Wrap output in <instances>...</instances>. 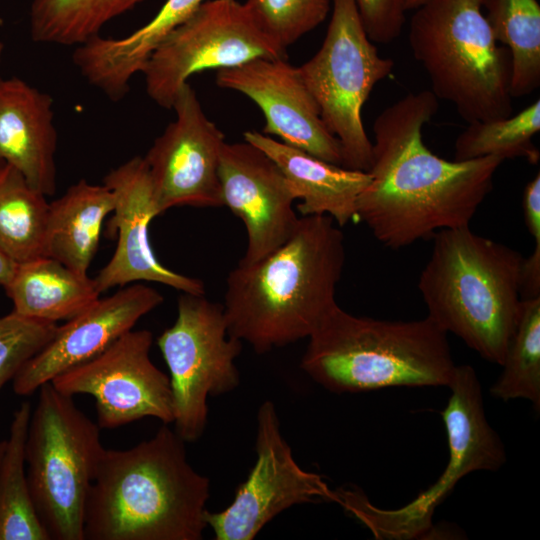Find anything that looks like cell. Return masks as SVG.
Instances as JSON below:
<instances>
[{"mask_svg":"<svg viewBox=\"0 0 540 540\" xmlns=\"http://www.w3.org/2000/svg\"><path fill=\"white\" fill-rule=\"evenodd\" d=\"M439 109L431 90L411 92L373 123L370 181L356 204V220L390 249L468 226L504 161L497 156L446 160L424 143L422 129Z\"/></svg>","mask_w":540,"mask_h":540,"instance_id":"1","label":"cell"},{"mask_svg":"<svg viewBox=\"0 0 540 540\" xmlns=\"http://www.w3.org/2000/svg\"><path fill=\"white\" fill-rule=\"evenodd\" d=\"M345 259L344 234L330 216H301L280 247L229 272V334L259 354L308 338L337 305Z\"/></svg>","mask_w":540,"mask_h":540,"instance_id":"2","label":"cell"},{"mask_svg":"<svg viewBox=\"0 0 540 540\" xmlns=\"http://www.w3.org/2000/svg\"><path fill=\"white\" fill-rule=\"evenodd\" d=\"M210 481L163 424L125 450L104 449L86 499L83 540H200Z\"/></svg>","mask_w":540,"mask_h":540,"instance_id":"3","label":"cell"},{"mask_svg":"<svg viewBox=\"0 0 540 540\" xmlns=\"http://www.w3.org/2000/svg\"><path fill=\"white\" fill-rule=\"evenodd\" d=\"M431 238L418 281L427 316L486 361L501 365L521 310L524 257L469 225L439 230Z\"/></svg>","mask_w":540,"mask_h":540,"instance_id":"4","label":"cell"},{"mask_svg":"<svg viewBox=\"0 0 540 540\" xmlns=\"http://www.w3.org/2000/svg\"><path fill=\"white\" fill-rule=\"evenodd\" d=\"M447 333L428 316H356L338 304L308 337L301 369L333 393L448 386L455 364Z\"/></svg>","mask_w":540,"mask_h":540,"instance_id":"5","label":"cell"},{"mask_svg":"<svg viewBox=\"0 0 540 540\" xmlns=\"http://www.w3.org/2000/svg\"><path fill=\"white\" fill-rule=\"evenodd\" d=\"M484 0H427L409 24L412 54L438 100L468 124L513 112L512 59L483 14Z\"/></svg>","mask_w":540,"mask_h":540,"instance_id":"6","label":"cell"},{"mask_svg":"<svg viewBox=\"0 0 540 540\" xmlns=\"http://www.w3.org/2000/svg\"><path fill=\"white\" fill-rule=\"evenodd\" d=\"M38 390L25 442L31 497L50 540H83L86 499L105 449L101 428L51 382Z\"/></svg>","mask_w":540,"mask_h":540,"instance_id":"7","label":"cell"},{"mask_svg":"<svg viewBox=\"0 0 540 540\" xmlns=\"http://www.w3.org/2000/svg\"><path fill=\"white\" fill-rule=\"evenodd\" d=\"M450 396L441 416L449 460L441 476L411 502L396 509L373 505L358 488H339L335 502L377 539L410 540L432 531L436 508L461 478L479 470L496 471L506 462L504 445L489 424L480 381L470 365H456L447 386Z\"/></svg>","mask_w":540,"mask_h":540,"instance_id":"8","label":"cell"},{"mask_svg":"<svg viewBox=\"0 0 540 540\" xmlns=\"http://www.w3.org/2000/svg\"><path fill=\"white\" fill-rule=\"evenodd\" d=\"M332 14L319 50L298 67L315 99L322 121L343 152L342 166L367 172L372 141L362 121V108L373 88L394 69L368 38L355 0H331Z\"/></svg>","mask_w":540,"mask_h":540,"instance_id":"9","label":"cell"},{"mask_svg":"<svg viewBox=\"0 0 540 540\" xmlns=\"http://www.w3.org/2000/svg\"><path fill=\"white\" fill-rule=\"evenodd\" d=\"M242 343L229 334L222 305L204 294L179 296L176 320L161 333L157 345L170 373L174 430L185 442L204 433L208 397L239 386L235 360Z\"/></svg>","mask_w":540,"mask_h":540,"instance_id":"10","label":"cell"},{"mask_svg":"<svg viewBox=\"0 0 540 540\" xmlns=\"http://www.w3.org/2000/svg\"><path fill=\"white\" fill-rule=\"evenodd\" d=\"M286 51L261 29L244 3L206 0L159 42L141 73L150 99L172 109L195 73L256 58H286Z\"/></svg>","mask_w":540,"mask_h":540,"instance_id":"11","label":"cell"},{"mask_svg":"<svg viewBox=\"0 0 540 540\" xmlns=\"http://www.w3.org/2000/svg\"><path fill=\"white\" fill-rule=\"evenodd\" d=\"M256 461L225 509L205 512L216 540H252L275 516L298 504L335 502V492L322 477L295 461L281 433L272 401L257 413Z\"/></svg>","mask_w":540,"mask_h":540,"instance_id":"12","label":"cell"},{"mask_svg":"<svg viewBox=\"0 0 540 540\" xmlns=\"http://www.w3.org/2000/svg\"><path fill=\"white\" fill-rule=\"evenodd\" d=\"M152 342L149 330H131L51 383L69 396L91 395L100 428H117L145 417L169 425L173 422L170 379L151 360Z\"/></svg>","mask_w":540,"mask_h":540,"instance_id":"13","label":"cell"},{"mask_svg":"<svg viewBox=\"0 0 540 540\" xmlns=\"http://www.w3.org/2000/svg\"><path fill=\"white\" fill-rule=\"evenodd\" d=\"M172 109L174 121L143 157L157 215L178 206L222 207L223 132L206 116L189 83L179 91Z\"/></svg>","mask_w":540,"mask_h":540,"instance_id":"14","label":"cell"},{"mask_svg":"<svg viewBox=\"0 0 540 540\" xmlns=\"http://www.w3.org/2000/svg\"><path fill=\"white\" fill-rule=\"evenodd\" d=\"M223 206L239 218L247 246L238 263L250 264L280 247L300 217L294 190L276 163L249 142L225 143L219 164Z\"/></svg>","mask_w":540,"mask_h":540,"instance_id":"15","label":"cell"},{"mask_svg":"<svg viewBox=\"0 0 540 540\" xmlns=\"http://www.w3.org/2000/svg\"><path fill=\"white\" fill-rule=\"evenodd\" d=\"M216 84L250 98L265 117L263 133L326 162L342 166L343 152L320 116L298 67L286 58H256L218 70Z\"/></svg>","mask_w":540,"mask_h":540,"instance_id":"16","label":"cell"},{"mask_svg":"<svg viewBox=\"0 0 540 540\" xmlns=\"http://www.w3.org/2000/svg\"><path fill=\"white\" fill-rule=\"evenodd\" d=\"M115 199L109 230L117 231L113 256L94 279L99 293L116 286L147 281L182 293L205 294L204 283L173 271L156 258L149 239V224L158 216L146 162L136 156L111 170L104 183Z\"/></svg>","mask_w":540,"mask_h":540,"instance_id":"17","label":"cell"},{"mask_svg":"<svg viewBox=\"0 0 540 540\" xmlns=\"http://www.w3.org/2000/svg\"><path fill=\"white\" fill-rule=\"evenodd\" d=\"M162 302L163 296L156 289L143 284L126 285L97 299L57 326L51 340L13 378L14 392L31 395L61 373L99 355Z\"/></svg>","mask_w":540,"mask_h":540,"instance_id":"18","label":"cell"},{"mask_svg":"<svg viewBox=\"0 0 540 540\" xmlns=\"http://www.w3.org/2000/svg\"><path fill=\"white\" fill-rule=\"evenodd\" d=\"M56 149L51 96L20 78L0 77V160L51 196L56 190Z\"/></svg>","mask_w":540,"mask_h":540,"instance_id":"19","label":"cell"},{"mask_svg":"<svg viewBox=\"0 0 540 540\" xmlns=\"http://www.w3.org/2000/svg\"><path fill=\"white\" fill-rule=\"evenodd\" d=\"M243 137L279 167L300 200L301 216L327 215L339 227L356 220L357 199L370 181L368 172L326 162L256 130Z\"/></svg>","mask_w":540,"mask_h":540,"instance_id":"20","label":"cell"},{"mask_svg":"<svg viewBox=\"0 0 540 540\" xmlns=\"http://www.w3.org/2000/svg\"><path fill=\"white\" fill-rule=\"evenodd\" d=\"M206 0H166L144 26L120 37L99 35L77 46L72 60L93 87L113 101L129 91L131 79L142 69L159 42Z\"/></svg>","mask_w":540,"mask_h":540,"instance_id":"21","label":"cell"},{"mask_svg":"<svg viewBox=\"0 0 540 540\" xmlns=\"http://www.w3.org/2000/svg\"><path fill=\"white\" fill-rule=\"evenodd\" d=\"M114 205V195L105 184L81 179L70 186L49 203L44 256L87 273L98 249L102 224Z\"/></svg>","mask_w":540,"mask_h":540,"instance_id":"22","label":"cell"},{"mask_svg":"<svg viewBox=\"0 0 540 540\" xmlns=\"http://www.w3.org/2000/svg\"><path fill=\"white\" fill-rule=\"evenodd\" d=\"M5 290L15 313L55 323L75 317L100 298L87 273L47 256L17 264Z\"/></svg>","mask_w":540,"mask_h":540,"instance_id":"23","label":"cell"},{"mask_svg":"<svg viewBox=\"0 0 540 540\" xmlns=\"http://www.w3.org/2000/svg\"><path fill=\"white\" fill-rule=\"evenodd\" d=\"M31 404L14 411L0 465V540H50L31 497L25 461V442Z\"/></svg>","mask_w":540,"mask_h":540,"instance_id":"24","label":"cell"},{"mask_svg":"<svg viewBox=\"0 0 540 540\" xmlns=\"http://www.w3.org/2000/svg\"><path fill=\"white\" fill-rule=\"evenodd\" d=\"M49 203L10 165L0 170V249L16 264L44 256Z\"/></svg>","mask_w":540,"mask_h":540,"instance_id":"25","label":"cell"},{"mask_svg":"<svg viewBox=\"0 0 540 540\" xmlns=\"http://www.w3.org/2000/svg\"><path fill=\"white\" fill-rule=\"evenodd\" d=\"M494 38L512 59L511 95L532 94L540 86V6L537 0H484Z\"/></svg>","mask_w":540,"mask_h":540,"instance_id":"26","label":"cell"},{"mask_svg":"<svg viewBox=\"0 0 540 540\" xmlns=\"http://www.w3.org/2000/svg\"><path fill=\"white\" fill-rule=\"evenodd\" d=\"M143 1L32 0L30 35L38 43L79 46Z\"/></svg>","mask_w":540,"mask_h":540,"instance_id":"27","label":"cell"},{"mask_svg":"<svg viewBox=\"0 0 540 540\" xmlns=\"http://www.w3.org/2000/svg\"><path fill=\"white\" fill-rule=\"evenodd\" d=\"M539 130L538 98L516 115L469 123L455 140L453 160L497 156L503 160L523 158L535 165L539 162L540 152L532 138Z\"/></svg>","mask_w":540,"mask_h":540,"instance_id":"28","label":"cell"},{"mask_svg":"<svg viewBox=\"0 0 540 540\" xmlns=\"http://www.w3.org/2000/svg\"><path fill=\"white\" fill-rule=\"evenodd\" d=\"M502 372L490 393L502 401L529 400L540 410V297L522 299L515 331L509 341Z\"/></svg>","mask_w":540,"mask_h":540,"instance_id":"29","label":"cell"},{"mask_svg":"<svg viewBox=\"0 0 540 540\" xmlns=\"http://www.w3.org/2000/svg\"><path fill=\"white\" fill-rule=\"evenodd\" d=\"M244 4L261 29L285 50L320 25L331 10V0H246Z\"/></svg>","mask_w":540,"mask_h":540,"instance_id":"30","label":"cell"},{"mask_svg":"<svg viewBox=\"0 0 540 540\" xmlns=\"http://www.w3.org/2000/svg\"><path fill=\"white\" fill-rule=\"evenodd\" d=\"M57 324L23 317H0V389L53 337Z\"/></svg>","mask_w":540,"mask_h":540,"instance_id":"31","label":"cell"},{"mask_svg":"<svg viewBox=\"0 0 540 540\" xmlns=\"http://www.w3.org/2000/svg\"><path fill=\"white\" fill-rule=\"evenodd\" d=\"M368 38L377 44L396 40L406 21L408 0H355Z\"/></svg>","mask_w":540,"mask_h":540,"instance_id":"32","label":"cell"},{"mask_svg":"<svg viewBox=\"0 0 540 540\" xmlns=\"http://www.w3.org/2000/svg\"><path fill=\"white\" fill-rule=\"evenodd\" d=\"M524 221L535 244H540V173L530 180L523 191Z\"/></svg>","mask_w":540,"mask_h":540,"instance_id":"33","label":"cell"},{"mask_svg":"<svg viewBox=\"0 0 540 540\" xmlns=\"http://www.w3.org/2000/svg\"><path fill=\"white\" fill-rule=\"evenodd\" d=\"M17 264L0 249V285L6 288L11 281Z\"/></svg>","mask_w":540,"mask_h":540,"instance_id":"34","label":"cell"},{"mask_svg":"<svg viewBox=\"0 0 540 540\" xmlns=\"http://www.w3.org/2000/svg\"><path fill=\"white\" fill-rule=\"evenodd\" d=\"M427 0H408L407 8L408 10L416 9L422 4H424Z\"/></svg>","mask_w":540,"mask_h":540,"instance_id":"35","label":"cell"},{"mask_svg":"<svg viewBox=\"0 0 540 540\" xmlns=\"http://www.w3.org/2000/svg\"><path fill=\"white\" fill-rule=\"evenodd\" d=\"M5 447H6V439L0 441V465H1L3 455H4Z\"/></svg>","mask_w":540,"mask_h":540,"instance_id":"36","label":"cell"},{"mask_svg":"<svg viewBox=\"0 0 540 540\" xmlns=\"http://www.w3.org/2000/svg\"><path fill=\"white\" fill-rule=\"evenodd\" d=\"M3 49H4V45H3V43L0 42V62H1V59H2V55H3Z\"/></svg>","mask_w":540,"mask_h":540,"instance_id":"37","label":"cell"},{"mask_svg":"<svg viewBox=\"0 0 540 540\" xmlns=\"http://www.w3.org/2000/svg\"><path fill=\"white\" fill-rule=\"evenodd\" d=\"M4 162L2 160H0V170L2 169V167L4 166Z\"/></svg>","mask_w":540,"mask_h":540,"instance_id":"38","label":"cell"}]
</instances>
